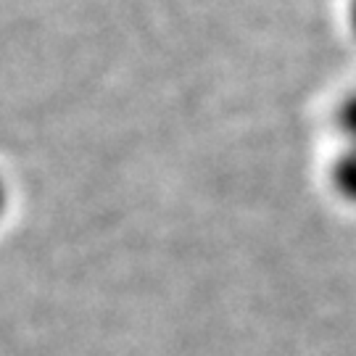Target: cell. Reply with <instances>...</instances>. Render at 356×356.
<instances>
[{
  "instance_id": "cell-1",
  "label": "cell",
  "mask_w": 356,
  "mask_h": 356,
  "mask_svg": "<svg viewBox=\"0 0 356 356\" xmlns=\"http://www.w3.org/2000/svg\"><path fill=\"white\" fill-rule=\"evenodd\" d=\"M332 185L346 201L356 204V145H348L332 164Z\"/></svg>"
},
{
  "instance_id": "cell-4",
  "label": "cell",
  "mask_w": 356,
  "mask_h": 356,
  "mask_svg": "<svg viewBox=\"0 0 356 356\" xmlns=\"http://www.w3.org/2000/svg\"><path fill=\"white\" fill-rule=\"evenodd\" d=\"M6 204H8V191H6V182L0 179V214L6 211Z\"/></svg>"
},
{
  "instance_id": "cell-3",
  "label": "cell",
  "mask_w": 356,
  "mask_h": 356,
  "mask_svg": "<svg viewBox=\"0 0 356 356\" xmlns=\"http://www.w3.org/2000/svg\"><path fill=\"white\" fill-rule=\"evenodd\" d=\"M346 13H348V26H351V32H354V38H356V0H348Z\"/></svg>"
},
{
  "instance_id": "cell-2",
  "label": "cell",
  "mask_w": 356,
  "mask_h": 356,
  "mask_svg": "<svg viewBox=\"0 0 356 356\" xmlns=\"http://www.w3.org/2000/svg\"><path fill=\"white\" fill-rule=\"evenodd\" d=\"M338 124L348 135L351 145H356V95L346 98V103L341 106V114H338Z\"/></svg>"
}]
</instances>
